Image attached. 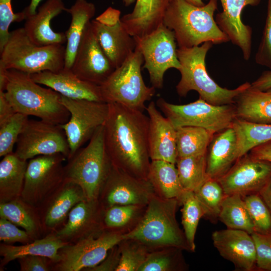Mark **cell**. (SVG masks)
I'll return each instance as SVG.
<instances>
[{
  "label": "cell",
  "mask_w": 271,
  "mask_h": 271,
  "mask_svg": "<svg viewBox=\"0 0 271 271\" xmlns=\"http://www.w3.org/2000/svg\"><path fill=\"white\" fill-rule=\"evenodd\" d=\"M108 104L104 137L112 166L134 177L148 179L151 162L148 116L144 111L120 104Z\"/></svg>",
  "instance_id": "obj_1"
},
{
  "label": "cell",
  "mask_w": 271,
  "mask_h": 271,
  "mask_svg": "<svg viewBox=\"0 0 271 271\" xmlns=\"http://www.w3.org/2000/svg\"><path fill=\"white\" fill-rule=\"evenodd\" d=\"M217 9V0H209L202 6L185 0H170L163 24L174 32L179 48H191L207 42L226 43L230 40L214 18Z\"/></svg>",
  "instance_id": "obj_2"
},
{
  "label": "cell",
  "mask_w": 271,
  "mask_h": 271,
  "mask_svg": "<svg viewBox=\"0 0 271 271\" xmlns=\"http://www.w3.org/2000/svg\"><path fill=\"white\" fill-rule=\"evenodd\" d=\"M4 93L17 112L60 125L69 119L61 95L50 88L41 86L28 73L7 70Z\"/></svg>",
  "instance_id": "obj_3"
},
{
  "label": "cell",
  "mask_w": 271,
  "mask_h": 271,
  "mask_svg": "<svg viewBox=\"0 0 271 271\" xmlns=\"http://www.w3.org/2000/svg\"><path fill=\"white\" fill-rule=\"evenodd\" d=\"M179 200L154 194L147 204L143 217L123 238L137 240L148 248L175 247L191 251L184 232L176 217Z\"/></svg>",
  "instance_id": "obj_4"
},
{
  "label": "cell",
  "mask_w": 271,
  "mask_h": 271,
  "mask_svg": "<svg viewBox=\"0 0 271 271\" xmlns=\"http://www.w3.org/2000/svg\"><path fill=\"white\" fill-rule=\"evenodd\" d=\"M213 44L207 42L201 46L179 48L177 56L181 64V79L176 86L177 93L184 97L191 90L197 91L199 98L215 105L234 104L236 97L250 86L245 82L234 89L223 88L207 73L206 54Z\"/></svg>",
  "instance_id": "obj_5"
},
{
  "label": "cell",
  "mask_w": 271,
  "mask_h": 271,
  "mask_svg": "<svg viewBox=\"0 0 271 271\" xmlns=\"http://www.w3.org/2000/svg\"><path fill=\"white\" fill-rule=\"evenodd\" d=\"M0 52V67L6 70L32 74L46 71L56 72L65 66V47L38 45L30 40L24 28L10 32Z\"/></svg>",
  "instance_id": "obj_6"
},
{
  "label": "cell",
  "mask_w": 271,
  "mask_h": 271,
  "mask_svg": "<svg viewBox=\"0 0 271 271\" xmlns=\"http://www.w3.org/2000/svg\"><path fill=\"white\" fill-rule=\"evenodd\" d=\"M68 160L65 180L78 185L87 200H97L112 167L105 147L104 125Z\"/></svg>",
  "instance_id": "obj_7"
},
{
  "label": "cell",
  "mask_w": 271,
  "mask_h": 271,
  "mask_svg": "<svg viewBox=\"0 0 271 271\" xmlns=\"http://www.w3.org/2000/svg\"><path fill=\"white\" fill-rule=\"evenodd\" d=\"M144 62L141 52L136 48L100 85L103 101L142 111L146 110L145 103L155 95L156 88L147 86L143 80L141 68Z\"/></svg>",
  "instance_id": "obj_8"
},
{
  "label": "cell",
  "mask_w": 271,
  "mask_h": 271,
  "mask_svg": "<svg viewBox=\"0 0 271 271\" xmlns=\"http://www.w3.org/2000/svg\"><path fill=\"white\" fill-rule=\"evenodd\" d=\"M156 104L176 129L185 126H197L215 134L231 127L236 118L233 104L215 105L200 98L181 105L160 98Z\"/></svg>",
  "instance_id": "obj_9"
},
{
  "label": "cell",
  "mask_w": 271,
  "mask_h": 271,
  "mask_svg": "<svg viewBox=\"0 0 271 271\" xmlns=\"http://www.w3.org/2000/svg\"><path fill=\"white\" fill-rule=\"evenodd\" d=\"M134 38L136 48L143 55V68L148 71L152 86L162 88L166 71L181 68L174 32L163 23L151 33Z\"/></svg>",
  "instance_id": "obj_10"
},
{
  "label": "cell",
  "mask_w": 271,
  "mask_h": 271,
  "mask_svg": "<svg viewBox=\"0 0 271 271\" xmlns=\"http://www.w3.org/2000/svg\"><path fill=\"white\" fill-rule=\"evenodd\" d=\"M61 102L70 113L68 121L61 124L70 150V158L88 141L96 130L104 124L109 104L86 99L69 98L61 95Z\"/></svg>",
  "instance_id": "obj_11"
},
{
  "label": "cell",
  "mask_w": 271,
  "mask_h": 271,
  "mask_svg": "<svg viewBox=\"0 0 271 271\" xmlns=\"http://www.w3.org/2000/svg\"><path fill=\"white\" fill-rule=\"evenodd\" d=\"M123 239V233L115 231L90 233L81 237L75 244H67L59 250L58 268L62 271H79L95 267Z\"/></svg>",
  "instance_id": "obj_12"
},
{
  "label": "cell",
  "mask_w": 271,
  "mask_h": 271,
  "mask_svg": "<svg viewBox=\"0 0 271 271\" xmlns=\"http://www.w3.org/2000/svg\"><path fill=\"white\" fill-rule=\"evenodd\" d=\"M15 154L27 161L41 155L61 154L68 160L70 150L61 125L29 119L16 143Z\"/></svg>",
  "instance_id": "obj_13"
},
{
  "label": "cell",
  "mask_w": 271,
  "mask_h": 271,
  "mask_svg": "<svg viewBox=\"0 0 271 271\" xmlns=\"http://www.w3.org/2000/svg\"><path fill=\"white\" fill-rule=\"evenodd\" d=\"M98 41L115 69L120 66L136 48L134 38L124 27L119 10L108 8L91 22Z\"/></svg>",
  "instance_id": "obj_14"
},
{
  "label": "cell",
  "mask_w": 271,
  "mask_h": 271,
  "mask_svg": "<svg viewBox=\"0 0 271 271\" xmlns=\"http://www.w3.org/2000/svg\"><path fill=\"white\" fill-rule=\"evenodd\" d=\"M67 158L61 154L41 155L28 162L21 196L25 201L34 204L47 192L59 187L65 181Z\"/></svg>",
  "instance_id": "obj_15"
},
{
  "label": "cell",
  "mask_w": 271,
  "mask_h": 271,
  "mask_svg": "<svg viewBox=\"0 0 271 271\" xmlns=\"http://www.w3.org/2000/svg\"><path fill=\"white\" fill-rule=\"evenodd\" d=\"M271 179V162L246 154L217 180L225 195L258 193Z\"/></svg>",
  "instance_id": "obj_16"
},
{
  "label": "cell",
  "mask_w": 271,
  "mask_h": 271,
  "mask_svg": "<svg viewBox=\"0 0 271 271\" xmlns=\"http://www.w3.org/2000/svg\"><path fill=\"white\" fill-rule=\"evenodd\" d=\"M71 69L81 79L98 85L115 70L101 47L91 22L80 42Z\"/></svg>",
  "instance_id": "obj_17"
},
{
  "label": "cell",
  "mask_w": 271,
  "mask_h": 271,
  "mask_svg": "<svg viewBox=\"0 0 271 271\" xmlns=\"http://www.w3.org/2000/svg\"><path fill=\"white\" fill-rule=\"evenodd\" d=\"M103 189L106 192L105 199L108 207L117 205L144 206L155 194L148 179L134 177L113 166Z\"/></svg>",
  "instance_id": "obj_18"
},
{
  "label": "cell",
  "mask_w": 271,
  "mask_h": 271,
  "mask_svg": "<svg viewBox=\"0 0 271 271\" xmlns=\"http://www.w3.org/2000/svg\"><path fill=\"white\" fill-rule=\"evenodd\" d=\"M212 239L220 255L233 263L236 269L243 271L256 269L255 246L250 234L227 228L214 231Z\"/></svg>",
  "instance_id": "obj_19"
},
{
  "label": "cell",
  "mask_w": 271,
  "mask_h": 271,
  "mask_svg": "<svg viewBox=\"0 0 271 271\" xmlns=\"http://www.w3.org/2000/svg\"><path fill=\"white\" fill-rule=\"evenodd\" d=\"M222 11L218 13L215 21L232 43L242 51L243 58L249 59L251 50L252 29L243 23L241 13L247 6H256L260 0H220Z\"/></svg>",
  "instance_id": "obj_20"
},
{
  "label": "cell",
  "mask_w": 271,
  "mask_h": 271,
  "mask_svg": "<svg viewBox=\"0 0 271 271\" xmlns=\"http://www.w3.org/2000/svg\"><path fill=\"white\" fill-rule=\"evenodd\" d=\"M30 76L37 83L53 89L62 96L104 102L100 85L81 79L71 69L64 68L56 72L43 71Z\"/></svg>",
  "instance_id": "obj_21"
},
{
  "label": "cell",
  "mask_w": 271,
  "mask_h": 271,
  "mask_svg": "<svg viewBox=\"0 0 271 271\" xmlns=\"http://www.w3.org/2000/svg\"><path fill=\"white\" fill-rule=\"evenodd\" d=\"M146 110L149 118L148 144L151 160L176 164L178 157L176 128L158 109L155 102H150Z\"/></svg>",
  "instance_id": "obj_22"
},
{
  "label": "cell",
  "mask_w": 271,
  "mask_h": 271,
  "mask_svg": "<svg viewBox=\"0 0 271 271\" xmlns=\"http://www.w3.org/2000/svg\"><path fill=\"white\" fill-rule=\"evenodd\" d=\"M66 10L62 0H47L35 14L25 19L23 28L30 40L39 46L63 45L66 42L65 33L56 32L51 27V20Z\"/></svg>",
  "instance_id": "obj_23"
},
{
  "label": "cell",
  "mask_w": 271,
  "mask_h": 271,
  "mask_svg": "<svg viewBox=\"0 0 271 271\" xmlns=\"http://www.w3.org/2000/svg\"><path fill=\"white\" fill-rule=\"evenodd\" d=\"M132 11L121 18V22L133 37H142L163 23L170 0H136Z\"/></svg>",
  "instance_id": "obj_24"
},
{
  "label": "cell",
  "mask_w": 271,
  "mask_h": 271,
  "mask_svg": "<svg viewBox=\"0 0 271 271\" xmlns=\"http://www.w3.org/2000/svg\"><path fill=\"white\" fill-rule=\"evenodd\" d=\"M238 159L236 136L231 126L215 133L207 152L206 172L209 178L218 180Z\"/></svg>",
  "instance_id": "obj_25"
},
{
  "label": "cell",
  "mask_w": 271,
  "mask_h": 271,
  "mask_svg": "<svg viewBox=\"0 0 271 271\" xmlns=\"http://www.w3.org/2000/svg\"><path fill=\"white\" fill-rule=\"evenodd\" d=\"M66 12L71 16V21L66 31V46L64 68L71 69L83 35L96 12L95 5L86 0H76Z\"/></svg>",
  "instance_id": "obj_26"
},
{
  "label": "cell",
  "mask_w": 271,
  "mask_h": 271,
  "mask_svg": "<svg viewBox=\"0 0 271 271\" xmlns=\"http://www.w3.org/2000/svg\"><path fill=\"white\" fill-rule=\"evenodd\" d=\"M235 103L236 118L271 124V89L261 91L250 86L236 97Z\"/></svg>",
  "instance_id": "obj_27"
},
{
  "label": "cell",
  "mask_w": 271,
  "mask_h": 271,
  "mask_svg": "<svg viewBox=\"0 0 271 271\" xmlns=\"http://www.w3.org/2000/svg\"><path fill=\"white\" fill-rule=\"evenodd\" d=\"M28 162L14 152L4 157L0 162L1 202L17 200L23 190Z\"/></svg>",
  "instance_id": "obj_28"
},
{
  "label": "cell",
  "mask_w": 271,
  "mask_h": 271,
  "mask_svg": "<svg viewBox=\"0 0 271 271\" xmlns=\"http://www.w3.org/2000/svg\"><path fill=\"white\" fill-rule=\"evenodd\" d=\"M98 200L80 202L71 210L67 222L56 235L62 240L70 239L95 231L92 229L98 221Z\"/></svg>",
  "instance_id": "obj_29"
},
{
  "label": "cell",
  "mask_w": 271,
  "mask_h": 271,
  "mask_svg": "<svg viewBox=\"0 0 271 271\" xmlns=\"http://www.w3.org/2000/svg\"><path fill=\"white\" fill-rule=\"evenodd\" d=\"M67 244V242L64 241L56 234H50L44 238L21 246L2 244L0 246V254L3 257L2 265L30 255L45 256L58 262L60 258L59 250Z\"/></svg>",
  "instance_id": "obj_30"
},
{
  "label": "cell",
  "mask_w": 271,
  "mask_h": 271,
  "mask_svg": "<svg viewBox=\"0 0 271 271\" xmlns=\"http://www.w3.org/2000/svg\"><path fill=\"white\" fill-rule=\"evenodd\" d=\"M148 179L158 196L166 199L180 198L185 191L181 184L176 164L152 160Z\"/></svg>",
  "instance_id": "obj_31"
},
{
  "label": "cell",
  "mask_w": 271,
  "mask_h": 271,
  "mask_svg": "<svg viewBox=\"0 0 271 271\" xmlns=\"http://www.w3.org/2000/svg\"><path fill=\"white\" fill-rule=\"evenodd\" d=\"M59 191L45 216V224L49 227L60 223L77 204L87 199L81 187L71 181L65 180Z\"/></svg>",
  "instance_id": "obj_32"
},
{
  "label": "cell",
  "mask_w": 271,
  "mask_h": 271,
  "mask_svg": "<svg viewBox=\"0 0 271 271\" xmlns=\"http://www.w3.org/2000/svg\"><path fill=\"white\" fill-rule=\"evenodd\" d=\"M231 127L236 136L238 159L253 148L271 141V124L251 122L236 118Z\"/></svg>",
  "instance_id": "obj_33"
},
{
  "label": "cell",
  "mask_w": 271,
  "mask_h": 271,
  "mask_svg": "<svg viewBox=\"0 0 271 271\" xmlns=\"http://www.w3.org/2000/svg\"><path fill=\"white\" fill-rule=\"evenodd\" d=\"M176 129L177 158L203 155L214 134L205 128L185 126Z\"/></svg>",
  "instance_id": "obj_34"
},
{
  "label": "cell",
  "mask_w": 271,
  "mask_h": 271,
  "mask_svg": "<svg viewBox=\"0 0 271 271\" xmlns=\"http://www.w3.org/2000/svg\"><path fill=\"white\" fill-rule=\"evenodd\" d=\"M218 220L227 228L245 231L251 234L254 226L243 196L238 194L225 195L222 201Z\"/></svg>",
  "instance_id": "obj_35"
},
{
  "label": "cell",
  "mask_w": 271,
  "mask_h": 271,
  "mask_svg": "<svg viewBox=\"0 0 271 271\" xmlns=\"http://www.w3.org/2000/svg\"><path fill=\"white\" fill-rule=\"evenodd\" d=\"M176 165L181 184L185 191H194L209 178L206 172L207 154L177 158Z\"/></svg>",
  "instance_id": "obj_36"
},
{
  "label": "cell",
  "mask_w": 271,
  "mask_h": 271,
  "mask_svg": "<svg viewBox=\"0 0 271 271\" xmlns=\"http://www.w3.org/2000/svg\"><path fill=\"white\" fill-rule=\"evenodd\" d=\"M182 205V223L191 251L195 249V237L200 219L204 217L202 208L193 191H184L178 199Z\"/></svg>",
  "instance_id": "obj_37"
},
{
  "label": "cell",
  "mask_w": 271,
  "mask_h": 271,
  "mask_svg": "<svg viewBox=\"0 0 271 271\" xmlns=\"http://www.w3.org/2000/svg\"><path fill=\"white\" fill-rule=\"evenodd\" d=\"M193 192L202 208L204 217L212 222L218 220L225 195L219 182L208 178Z\"/></svg>",
  "instance_id": "obj_38"
},
{
  "label": "cell",
  "mask_w": 271,
  "mask_h": 271,
  "mask_svg": "<svg viewBox=\"0 0 271 271\" xmlns=\"http://www.w3.org/2000/svg\"><path fill=\"white\" fill-rule=\"evenodd\" d=\"M181 249L165 247L149 252L138 271H172L183 268Z\"/></svg>",
  "instance_id": "obj_39"
},
{
  "label": "cell",
  "mask_w": 271,
  "mask_h": 271,
  "mask_svg": "<svg viewBox=\"0 0 271 271\" xmlns=\"http://www.w3.org/2000/svg\"><path fill=\"white\" fill-rule=\"evenodd\" d=\"M120 255L115 271H138L149 253L148 247L133 239H123L118 243Z\"/></svg>",
  "instance_id": "obj_40"
},
{
  "label": "cell",
  "mask_w": 271,
  "mask_h": 271,
  "mask_svg": "<svg viewBox=\"0 0 271 271\" xmlns=\"http://www.w3.org/2000/svg\"><path fill=\"white\" fill-rule=\"evenodd\" d=\"M28 116L16 112L4 122L0 123V157L13 152L19 136L29 120Z\"/></svg>",
  "instance_id": "obj_41"
},
{
  "label": "cell",
  "mask_w": 271,
  "mask_h": 271,
  "mask_svg": "<svg viewBox=\"0 0 271 271\" xmlns=\"http://www.w3.org/2000/svg\"><path fill=\"white\" fill-rule=\"evenodd\" d=\"M254 232L271 234V213L258 193L243 196Z\"/></svg>",
  "instance_id": "obj_42"
},
{
  "label": "cell",
  "mask_w": 271,
  "mask_h": 271,
  "mask_svg": "<svg viewBox=\"0 0 271 271\" xmlns=\"http://www.w3.org/2000/svg\"><path fill=\"white\" fill-rule=\"evenodd\" d=\"M0 216L22 227L29 233L34 232L36 229V224L33 217L17 200L1 202Z\"/></svg>",
  "instance_id": "obj_43"
},
{
  "label": "cell",
  "mask_w": 271,
  "mask_h": 271,
  "mask_svg": "<svg viewBox=\"0 0 271 271\" xmlns=\"http://www.w3.org/2000/svg\"><path fill=\"white\" fill-rule=\"evenodd\" d=\"M142 207L135 205H117L109 207L104 215V223L110 228L123 227L136 217Z\"/></svg>",
  "instance_id": "obj_44"
},
{
  "label": "cell",
  "mask_w": 271,
  "mask_h": 271,
  "mask_svg": "<svg viewBox=\"0 0 271 271\" xmlns=\"http://www.w3.org/2000/svg\"><path fill=\"white\" fill-rule=\"evenodd\" d=\"M26 19L23 11L14 13L11 0H0V52L6 44L9 36V27L13 22H20Z\"/></svg>",
  "instance_id": "obj_45"
},
{
  "label": "cell",
  "mask_w": 271,
  "mask_h": 271,
  "mask_svg": "<svg viewBox=\"0 0 271 271\" xmlns=\"http://www.w3.org/2000/svg\"><path fill=\"white\" fill-rule=\"evenodd\" d=\"M255 60L257 64L271 70V0H268L265 24Z\"/></svg>",
  "instance_id": "obj_46"
},
{
  "label": "cell",
  "mask_w": 271,
  "mask_h": 271,
  "mask_svg": "<svg viewBox=\"0 0 271 271\" xmlns=\"http://www.w3.org/2000/svg\"><path fill=\"white\" fill-rule=\"evenodd\" d=\"M256 250V267L259 270L271 271V234H251Z\"/></svg>",
  "instance_id": "obj_47"
},
{
  "label": "cell",
  "mask_w": 271,
  "mask_h": 271,
  "mask_svg": "<svg viewBox=\"0 0 271 271\" xmlns=\"http://www.w3.org/2000/svg\"><path fill=\"white\" fill-rule=\"evenodd\" d=\"M29 233L19 229L11 221L1 218L0 240L6 243L26 242L29 240Z\"/></svg>",
  "instance_id": "obj_48"
},
{
  "label": "cell",
  "mask_w": 271,
  "mask_h": 271,
  "mask_svg": "<svg viewBox=\"0 0 271 271\" xmlns=\"http://www.w3.org/2000/svg\"><path fill=\"white\" fill-rule=\"evenodd\" d=\"M47 257L39 255H26L18 258L22 271H47L49 270Z\"/></svg>",
  "instance_id": "obj_49"
},
{
  "label": "cell",
  "mask_w": 271,
  "mask_h": 271,
  "mask_svg": "<svg viewBox=\"0 0 271 271\" xmlns=\"http://www.w3.org/2000/svg\"><path fill=\"white\" fill-rule=\"evenodd\" d=\"M120 255V248L118 244L110 250L107 256L101 263L88 270L95 271L115 270L119 262Z\"/></svg>",
  "instance_id": "obj_50"
},
{
  "label": "cell",
  "mask_w": 271,
  "mask_h": 271,
  "mask_svg": "<svg viewBox=\"0 0 271 271\" xmlns=\"http://www.w3.org/2000/svg\"><path fill=\"white\" fill-rule=\"evenodd\" d=\"M16 112L5 96L4 91H0V123L7 120Z\"/></svg>",
  "instance_id": "obj_51"
},
{
  "label": "cell",
  "mask_w": 271,
  "mask_h": 271,
  "mask_svg": "<svg viewBox=\"0 0 271 271\" xmlns=\"http://www.w3.org/2000/svg\"><path fill=\"white\" fill-rule=\"evenodd\" d=\"M250 87L255 89L265 91L271 89V70L264 71L252 83Z\"/></svg>",
  "instance_id": "obj_52"
},
{
  "label": "cell",
  "mask_w": 271,
  "mask_h": 271,
  "mask_svg": "<svg viewBox=\"0 0 271 271\" xmlns=\"http://www.w3.org/2000/svg\"><path fill=\"white\" fill-rule=\"evenodd\" d=\"M253 156L271 162V147L266 144L257 146L251 150Z\"/></svg>",
  "instance_id": "obj_53"
},
{
  "label": "cell",
  "mask_w": 271,
  "mask_h": 271,
  "mask_svg": "<svg viewBox=\"0 0 271 271\" xmlns=\"http://www.w3.org/2000/svg\"><path fill=\"white\" fill-rule=\"evenodd\" d=\"M258 194L271 213V179L261 189Z\"/></svg>",
  "instance_id": "obj_54"
},
{
  "label": "cell",
  "mask_w": 271,
  "mask_h": 271,
  "mask_svg": "<svg viewBox=\"0 0 271 271\" xmlns=\"http://www.w3.org/2000/svg\"><path fill=\"white\" fill-rule=\"evenodd\" d=\"M42 0H31L29 5L23 10L25 14L26 19L27 17L35 14L37 12V8Z\"/></svg>",
  "instance_id": "obj_55"
},
{
  "label": "cell",
  "mask_w": 271,
  "mask_h": 271,
  "mask_svg": "<svg viewBox=\"0 0 271 271\" xmlns=\"http://www.w3.org/2000/svg\"><path fill=\"white\" fill-rule=\"evenodd\" d=\"M186 1L197 6H202L205 4L203 0H185Z\"/></svg>",
  "instance_id": "obj_56"
},
{
  "label": "cell",
  "mask_w": 271,
  "mask_h": 271,
  "mask_svg": "<svg viewBox=\"0 0 271 271\" xmlns=\"http://www.w3.org/2000/svg\"><path fill=\"white\" fill-rule=\"evenodd\" d=\"M136 0H122L124 5L126 7L130 6L131 4H133Z\"/></svg>",
  "instance_id": "obj_57"
},
{
  "label": "cell",
  "mask_w": 271,
  "mask_h": 271,
  "mask_svg": "<svg viewBox=\"0 0 271 271\" xmlns=\"http://www.w3.org/2000/svg\"><path fill=\"white\" fill-rule=\"evenodd\" d=\"M266 144L270 147H271V141L267 143H266Z\"/></svg>",
  "instance_id": "obj_58"
}]
</instances>
